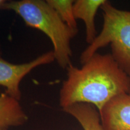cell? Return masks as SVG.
Listing matches in <instances>:
<instances>
[{"mask_svg":"<svg viewBox=\"0 0 130 130\" xmlns=\"http://www.w3.org/2000/svg\"><path fill=\"white\" fill-rule=\"evenodd\" d=\"M67 78L60 90L62 108L77 103L93 105L100 111L111 99L130 92V77L119 66L111 54L95 53L78 68H66Z\"/></svg>","mask_w":130,"mask_h":130,"instance_id":"cell-1","label":"cell"},{"mask_svg":"<svg viewBox=\"0 0 130 130\" xmlns=\"http://www.w3.org/2000/svg\"><path fill=\"white\" fill-rule=\"evenodd\" d=\"M3 10L14 12L28 27L37 29L49 37L53 46L55 60L66 69L71 64V41L77 35L58 16L44 0L6 1Z\"/></svg>","mask_w":130,"mask_h":130,"instance_id":"cell-2","label":"cell"},{"mask_svg":"<svg viewBox=\"0 0 130 130\" xmlns=\"http://www.w3.org/2000/svg\"><path fill=\"white\" fill-rule=\"evenodd\" d=\"M100 9L104 18L102 30L81 53L80 62L83 64L100 48L110 45L112 57L130 77V11L117 9L108 1Z\"/></svg>","mask_w":130,"mask_h":130,"instance_id":"cell-3","label":"cell"},{"mask_svg":"<svg viewBox=\"0 0 130 130\" xmlns=\"http://www.w3.org/2000/svg\"><path fill=\"white\" fill-rule=\"evenodd\" d=\"M55 61L53 51L46 52L28 62L14 64L4 59L0 50V86L7 95L20 101L22 93L20 84L22 79L35 68Z\"/></svg>","mask_w":130,"mask_h":130,"instance_id":"cell-4","label":"cell"},{"mask_svg":"<svg viewBox=\"0 0 130 130\" xmlns=\"http://www.w3.org/2000/svg\"><path fill=\"white\" fill-rule=\"evenodd\" d=\"M99 113L105 130H130V92L113 98Z\"/></svg>","mask_w":130,"mask_h":130,"instance_id":"cell-5","label":"cell"},{"mask_svg":"<svg viewBox=\"0 0 130 130\" xmlns=\"http://www.w3.org/2000/svg\"><path fill=\"white\" fill-rule=\"evenodd\" d=\"M105 0H77L74 3V13L76 19L83 21L86 28V40L89 45L96 37L95 18L98 10Z\"/></svg>","mask_w":130,"mask_h":130,"instance_id":"cell-6","label":"cell"},{"mask_svg":"<svg viewBox=\"0 0 130 130\" xmlns=\"http://www.w3.org/2000/svg\"><path fill=\"white\" fill-rule=\"evenodd\" d=\"M28 119L19 101L6 93L0 95V128L23 125Z\"/></svg>","mask_w":130,"mask_h":130,"instance_id":"cell-7","label":"cell"},{"mask_svg":"<svg viewBox=\"0 0 130 130\" xmlns=\"http://www.w3.org/2000/svg\"><path fill=\"white\" fill-rule=\"evenodd\" d=\"M62 109L74 117L83 130H105L101 122L100 113L93 105L77 103Z\"/></svg>","mask_w":130,"mask_h":130,"instance_id":"cell-8","label":"cell"},{"mask_svg":"<svg viewBox=\"0 0 130 130\" xmlns=\"http://www.w3.org/2000/svg\"><path fill=\"white\" fill-rule=\"evenodd\" d=\"M46 2L71 30L78 32L77 19L74 13V1L72 0H46Z\"/></svg>","mask_w":130,"mask_h":130,"instance_id":"cell-9","label":"cell"},{"mask_svg":"<svg viewBox=\"0 0 130 130\" xmlns=\"http://www.w3.org/2000/svg\"><path fill=\"white\" fill-rule=\"evenodd\" d=\"M6 2V1L5 0H0V10H3V7Z\"/></svg>","mask_w":130,"mask_h":130,"instance_id":"cell-10","label":"cell"},{"mask_svg":"<svg viewBox=\"0 0 130 130\" xmlns=\"http://www.w3.org/2000/svg\"><path fill=\"white\" fill-rule=\"evenodd\" d=\"M0 130H7V128H0Z\"/></svg>","mask_w":130,"mask_h":130,"instance_id":"cell-11","label":"cell"}]
</instances>
